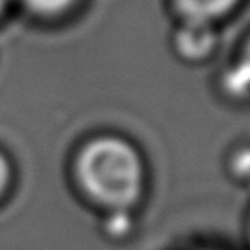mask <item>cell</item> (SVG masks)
Wrapping results in <instances>:
<instances>
[{
    "mask_svg": "<svg viewBox=\"0 0 250 250\" xmlns=\"http://www.w3.org/2000/svg\"><path fill=\"white\" fill-rule=\"evenodd\" d=\"M76 180L94 203L125 213L143 195V158L125 139L98 137L80 148Z\"/></svg>",
    "mask_w": 250,
    "mask_h": 250,
    "instance_id": "1",
    "label": "cell"
},
{
    "mask_svg": "<svg viewBox=\"0 0 250 250\" xmlns=\"http://www.w3.org/2000/svg\"><path fill=\"white\" fill-rule=\"evenodd\" d=\"M238 0H176L178 10L188 21L209 23L236 6Z\"/></svg>",
    "mask_w": 250,
    "mask_h": 250,
    "instance_id": "2",
    "label": "cell"
},
{
    "mask_svg": "<svg viewBox=\"0 0 250 250\" xmlns=\"http://www.w3.org/2000/svg\"><path fill=\"white\" fill-rule=\"evenodd\" d=\"M209 23H197V21H188V27L180 33V49L189 55H203L211 47V33H209Z\"/></svg>",
    "mask_w": 250,
    "mask_h": 250,
    "instance_id": "3",
    "label": "cell"
},
{
    "mask_svg": "<svg viewBox=\"0 0 250 250\" xmlns=\"http://www.w3.org/2000/svg\"><path fill=\"white\" fill-rule=\"evenodd\" d=\"M25 4L39 14L53 16V14H61L68 10L74 4V0H25Z\"/></svg>",
    "mask_w": 250,
    "mask_h": 250,
    "instance_id": "4",
    "label": "cell"
},
{
    "mask_svg": "<svg viewBox=\"0 0 250 250\" xmlns=\"http://www.w3.org/2000/svg\"><path fill=\"white\" fill-rule=\"evenodd\" d=\"M236 82L250 84V39L244 47V53L240 57V62L236 66Z\"/></svg>",
    "mask_w": 250,
    "mask_h": 250,
    "instance_id": "5",
    "label": "cell"
},
{
    "mask_svg": "<svg viewBox=\"0 0 250 250\" xmlns=\"http://www.w3.org/2000/svg\"><path fill=\"white\" fill-rule=\"evenodd\" d=\"M8 180H10V164H8L6 156L0 152V193L8 186Z\"/></svg>",
    "mask_w": 250,
    "mask_h": 250,
    "instance_id": "6",
    "label": "cell"
},
{
    "mask_svg": "<svg viewBox=\"0 0 250 250\" xmlns=\"http://www.w3.org/2000/svg\"><path fill=\"white\" fill-rule=\"evenodd\" d=\"M6 4H8V0H0V12L4 10V6H6Z\"/></svg>",
    "mask_w": 250,
    "mask_h": 250,
    "instance_id": "7",
    "label": "cell"
},
{
    "mask_svg": "<svg viewBox=\"0 0 250 250\" xmlns=\"http://www.w3.org/2000/svg\"><path fill=\"white\" fill-rule=\"evenodd\" d=\"M203 250H211V248H203Z\"/></svg>",
    "mask_w": 250,
    "mask_h": 250,
    "instance_id": "8",
    "label": "cell"
}]
</instances>
